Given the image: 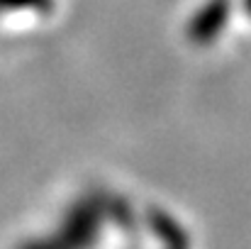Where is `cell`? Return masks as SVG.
<instances>
[]
</instances>
